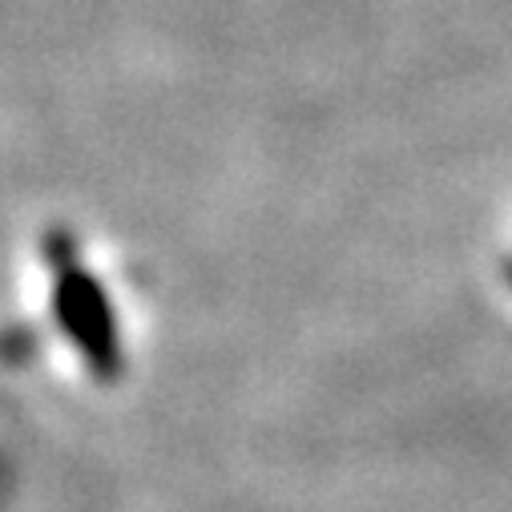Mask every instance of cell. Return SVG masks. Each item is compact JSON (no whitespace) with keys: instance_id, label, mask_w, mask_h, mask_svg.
<instances>
[{"instance_id":"6da1fadb","label":"cell","mask_w":512,"mask_h":512,"mask_svg":"<svg viewBox=\"0 0 512 512\" xmlns=\"http://www.w3.org/2000/svg\"><path fill=\"white\" fill-rule=\"evenodd\" d=\"M65 319H69L73 339L85 347L89 363H93L101 375H117L121 351H117L113 311H109V303L101 299V291H97L85 275H73V279L65 283Z\"/></svg>"},{"instance_id":"7a4b0ae2","label":"cell","mask_w":512,"mask_h":512,"mask_svg":"<svg viewBox=\"0 0 512 512\" xmlns=\"http://www.w3.org/2000/svg\"><path fill=\"white\" fill-rule=\"evenodd\" d=\"M504 275H508V283H512V263H508V267H504Z\"/></svg>"}]
</instances>
